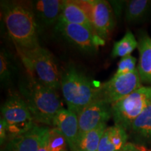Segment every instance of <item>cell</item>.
Wrapping results in <instances>:
<instances>
[{
    "label": "cell",
    "instance_id": "cell-7",
    "mask_svg": "<svg viewBox=\"0 0 151 151\" xmlns=\"http://www.w3.org/2000/svg\"><path fill=\"white\" fill-rule=\"evenodd\" d=\"M55 30L71 46L87 53H94L99 46L105 44V41L95 32L80 24L69 23L59 19Z\"/></svg>",
    "mask_w": 151,
    "mask_h": 151
},
{
    "label": "cell",
    "instance_id": "cell-21",
    "mask_svg": "<svg viewBox=\"0 0 151 151\" xmlns=\"http://www.w3.org/2000/svg\"><path fill=\"white\" fill-rule=\"evenodd\" d=\"M46 145L48 151H67V141L57 127L49 129Z\"/></svg>",
    "mask_w": 151,
    "mask_h": 151
},
{
    "label": "cell",
    "instance_id": "cell-15",
    "mask_svg": "<svg viewBox=\"0 0 151 151\" xmlns=\"http://www.w3.org/2000/svg\"><path fill=\"white\" fill-rule=\"evenodd\" d=\"M139 62L137 69L141 82L151 84V45L149 37L143 35L138 42Z\"/></svg>",
    "mask_w": 151,
    "mask_h": 151
},
{
    "label": "cell",
    "instance_id": "cell-6",
    "mask_svg": "<svg viewBox=\"0 0 151 151\" xmlns=\"http://www.w3.org/2000/svg\"><path fill=\"white\" fill-rule=\"evenodd\" d=\"M1 118L7 125V139L21 135L35 125L31 113L21 96H11L1 107Z\"/></svg>",
    "mask_w": 151,
    "mask_h": 151
},
{
    "label": "cell",
    "instance_id": "cell-3",
    "mask_svg": "<svg viewBox=\"0 0 151 151\" xmlns=\"http://www.w3.org/2000/svg\"><path fill=\"white\" fill-rule=\"evenodd\" d=\"M99 86H95L83 72L69 65L61 73V90L68 110L78 116L85 107L97 99Z\"/></svg>",
    "mask_w": 151,
    "mask_h": 151
},
{
    "label": "cell",
    "instance_id": "cell-4",
    "mask_svg": "<svg viewBox=\"0 0 151 151\" xmlns=\"http://www.w3.org/2000/svg\"><path fill=\"white\" fill-rule=\"evenodd\" d=\"M21 59L32 75L45 86L58 90L61 88V74L52 55L42 47L33 50L18 49Z\"/></svg>",
    "mask_w": 151,
    "mask_h": 151
},
{
    "label": "cell",
    "instance_id": "cell-1",
    "mask_svg": "<svg viewBox=\"0 0 151 151\" xmlns=\"http://www.w3.org/2000/svg\"><path fill=\"white\" fill-rule=\"evenodd\" d=\"M1 10L9 35L17 49L33 50L40 46L39 25L32 1H1Z\"/></svg>",
    "mask_w": 151,
    "mask_h": 151
},
{
    "label": "cell",
    "instance_id": "cell-23",
    "mask_svg": "<svg viewBox=\"0 0 151 151\" xmlns=\"http://www.w3.org/2000/svg\"><path fill=\"white\" fill-rule=\"evenodd\" d=\"M136 64H137V59L131 55L123 57L119 62L118 69L116 73H115V76L127 74L134 72L137 69V68L136 67Z\"/></svg>",
    "mask_w": 151,
    "mask_h": 151
},
{
    "label": "cell",
    "instance_id": "cell-9",
    "mask_svg": "<svg viewBox=\"0 0 151 151\" xmlns=\"http://www.w3.org/2000/svg\"><path fill=\"white\" fill-rule=\"evenodd\" d=\"M111 117V105L101 99L94 100L78 115V137L94 129L99 124L106 123Z\"/></svg>",
    "mask_w": 151,
    "mask_h": 151
},
{
    "label": "cell",
    "instance_id": "cell-13",
    "mask_svg": "<svg viewBox=\"0 0 151 151\" xmlns=\"http://www.w3.org/2000/svg\"><path fill=\"white\" fill-rule=\"evenodd\" d=\"M93 26L104 40L108 39L115 27V19L111 4L104 0H94Z\"/></svg>",
    "mask_w": 151,
    "mask_h": 151
},
{
    "label": "cell",
    "instance_id": "cell-14",
    "mask_svg": "<svg viewBox=\"0 0 151 151\" xmlns=\"http://www.w3.org/2000/svg\"><path fill=\"white\" fill-rule=\"evenodd\" d=\"M127 131L120 126L107 127L100 141L97 151H119L127 144Z\"/></svg>",
    "mask_w": 151,
    "mask_h": 151
},
{
    "label": "cell",
    "instance_id": "cell-2",
    "mask_svg": "<svg viewBox=\"0 0 151 151\" xmlns=\"http://www.w3.org/2000/svg\"><path fill=\"white\" fill-rule=\"evenodd\" d=\"M19 88L35 122L53 125L57 113L63 109L57 90L45 86L32 75L24 79Z\"/></svg>",
    "mask_w": 151,
    "mask_h": 151
},
{
    "label": "cell",
    "instance_id": "cell-18",
    "mask_svg": "<svg viewBox=\"0 0 151 151\" xmlns=\"http://www.w3.org/2000/svg\"><path fill=\"white\" fill-rule=\"evenodd\" d=\"M106 128V123L105 122L79 136L75 151H97L100 141Z\"/></svg>",
    "mask_w": 151,
    "mask_h": 151
},
{
    "label": "cell",
    "instance_id": "cell-26",
    "mask_svg": "<svg viewBox=\"0 0 151 151\" xmlns=\"http://www.w3.org/2000/svg\"><path fill=\"white\" fill-rule=\"evenodd\" d=\"M119 151H143L137 145L132 143H127V144Z\"/></svg>",
    "mask_w": 151,
    "mask_h": 151
},
{
    "label": "cell",
    "instance_id": "cell-20",
    "mask_svg": "<svg viewBox=\"0 0 151 151\" xmlns=\"http://www.w3.org/2000/svg\"><path fill=\"white\" fill-rule=\"evenodd\" d=\"M137 47L138 42L134 36L131 32L128 31L122 39L114 43L111 55L113 58H123L131 55Z\"/></svg>",
    "mask_w": 151,
    "mask_h": 151
},
{
    "label": "cell",
    "instance_id": "cell-16",
    "mask_svg": "<svg viewBox=\"0 0 151 151\" xmlns=\"http://www.w3.org/2000/svg\"><path fill=\"white\" fill-rule=\"evenodd\" d=\"M129 130L135 139L142 143L151 141V104L136 118Z\"/></svg>",
    "mask_w": 151,
    "mask_h": 151
},
{
    "label": "cell",
    "instance_id": "cell-10",
    "mask_svg": "<svg viewBox=\"0 0 151 151\" xmlns=\"http://www.w3.org/2000/svg\"><path fill=\"white\" fill-rule=\"evenodd\" d=\"M49 129L35 124L29 131L9 140L1 151H38Z\"/></svg>",
    "mask_w": 151,
    "mask_h": 151
},
{
    "label": "cell",
    "instance_id": "cell-5",
    "mask_svg": "<svg viewBox=\"0 0 151 151\" xmlns=\"http://www.w3.org/2000/svg\"><path fill=\"white\" fill-rule=\"evenodd\" d=\"M151 104V87H141L127 97L111 105L116 125L129 130L137 117Z\"/></svg>",
    "mask_w": 151,
    "mask_h": 151
},
{
    "label": "cell",
    "instance_id": "cell-19",
    "mask_svg": "<svg viewBox=\"0 0 151 151\" xmlns=\"http://www.w3.org/2000/svg\"><path fill=\"white\" fill-rule=\"evenodd\" d=\"M151 9V1L132 0L127 1L125 8V20L128 22H137L143 20Z\"/></svg>",
    "mask_w": 151,
    "mask_h": 151
},
{
    "label": "cell",
    "instance_id": "cell-17",
    "mask_svg": "<svg viewBox=\"0 0 151 151\" xmlns=\"http://www.w3.org/2000/svg\"><path fill=\"white\" fill-rule=\"evenodd\" d=\"M60 20L69 23L85 26L95 32L93 24L88 20L83 11L73 1H63Z\"/></svg>",
    "mask_w": 151,
    "mask_h": 151
},
{
    "label": "cell",
    "instance_id": "cell-12",
    "mask_svg": "<svg viewBox=\"0 0 151 151\" xmlns=\"http://www.w3.org/2000/svg\"><path fill=\"white\" fill-rule=\"evenodd\" d=\"M63 1L37 0L32 1L35 16L39 26L48 27L57 24L62 13Z\"/></svg>",
    "mask_w": 151,
    "mask_h": 151
},
{
    "label": "cell",
    "instance_id": "cell-24",
    "mask_svg": "<svg viewBox=\"0 0 151 151\" xmlns=\"http://www.w3.org/2000/svg\"><path fill=\"white\" fill-rule=\"evenodd\" d=\"M74 3L83 11L87 18L93 24L94 14V0H74Z\"/></svg>",
    "mask_w": 151,
    "mask_h": 151
},
{
    "label": "cell",
    "instance_id": "cell-22",
    "mask_svg": "<svg viewBox=\"0 0 151 151\" xmlns=\"http://www.w3.org/2000/svg\"><path fill=\"white\" fill-rule=\"evenodd\" d=\"M14 73V66L8 52L1 50L0 54V81L1 84L8 85L11 82Z\"/></svg>",
    "mask_w": 151,
    "mask_h": 151
},
{
    "label": "cell",
    "instance_id": "cell-25",
    "mask_svg": "<svg viewBox=\"0 0 151 151\" xmlns=\"http://www.w3.org/2000/svg\"><path fill=\"white\" fill-rule=\"evenodd\" d=\"M7 139V125L3 118H1L0 121V142L1 145L4 143L5 141Z\"/></svg>",
    "mask_w": 151,
    "mask_h": 151
},
{
    "label": "cell",
    "instance_id": "cell-28",
    "mask_svg": "<svg viewBox=\"0 0 151 151\" xmlns=\"http://www.w3.org/2000/svg\"><path fill=\"white\" fill-rule=\"evenodd\" d=\"M149 43H150V44L151 45V39L150 37H149Z\"/></svg>",
    "mask_w": 151,
    "mask_h": 151
},
{
    "label": "cell",
    "instance_id": "cell-11",
    "mask_svg": "<svg viewBox=\"0 0 151 151\" xmlns=\"http://www.w3.org/2000/svg\"><path fill=\"white\" fill-rule=\"evenodd\" d=\"M52 126L63 134L71 151H75L79 133L78 116L68 109H62L57 113Z\"/></svg>",
    "mask_w": 151,
    "mask_h": 151
},
{
    "label": "cell",
    "instance_id": "cell-27",
    "mask_svg": "<svg viewBox=\"0 0 151 151\" xmlns=\"http://www.w3.org/2000/svg\"><path fill=\"white\" fill-rule=\"evenodd\" d=\"M47 136H48V134L46 135V138H45V139H44V140H43L42 144L41 145L40 148H39V150H38V151H48V149H47V148H46V139H47Z\"/></svg>",
    "mask_w": 151,
    "mask_h": 151
},
{
    "label": "cell",
    "instance_id": "cell-8",
    "mask_svg": "<svg viewBox=\"0 0 151 151\" xmlns=\"http://www.w3.org/2000/svg\"><path fill=\"white\" fill-rule=\"evenodd\" d=\"M141 87V80L138 69L127 74L114 75L109 81L99 86L97 99L112 105Z\"/></svg>",
    "mask_w": 151,
    "mask_h": 151
}]
</instances>
